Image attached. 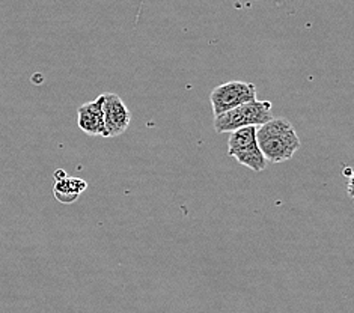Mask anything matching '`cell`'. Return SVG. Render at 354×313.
Returning <instances> with one entry per match:
<instances>
[{
    "mask_svg": "<svg viewBox=\"0 0 354 313\" xmlns=\"http://www.w3.org/2000/svg\"><path fill=\"white\" fill-rule=\"evenodd\" d=\"M257 142L266 162L274 164L288 162L301 145L291 122L286 120H276V117L258 126Z\"/></svg>",
    "mask_w": 354,
    "mask_h": 313,
    "instance_id": "6da1fadb",
    "label": "cell"
},
{
    "mask_svg": "<svg viewBox=\"0 0 354 313\" xmlns=\"http://www.w3.org/2000/svg\"><path fill=\"white\" fill-rule=\"evenodd\" d=\"M273 120L272 103L270 101L254 99L250 103L235 107L230 112L214 116L216 133H232L244 126H261Z\"/></svg>",
    "mask_w": 354,
    "mask_h": 313,
    "instance_id": "7a4b0ae2",
    "label": "cell"
},
{
    "mask_svg": "<svg viewBox=\"0 0 354 313\" xmlns=\"http://www.w3.org/2000/svg\"><path fill=\"white\" fill-rule=\"evenodd\" d=\"M227 154L254 172H263L267 162L257 142V126L235 130L227 139Z\"/></svg>",
    "mask_w": 354,
    "mask_h": 313,
    "instance_id": "3957f363",
    "label": "cell"
},
{
    "mask_svg": "<svg viewBox=\"0 0 354 313\" xmlns=\"http://www.w3.org/2000/svg\"><path fill=\"white\" fill-rule=\"evenodd\" d=\"M257 94L258 91L254 83L235 80L218 84L217 88L212 91V94H209V101H212L214 116L250 103V101L257 99Z\"/></svg>",
    "mask_w": 354,
    "mask_h": 313,
    "instance_id": "277c9868",
    "label": "cell"
},
{
    "mask_svg": "<svg viewBox=\"0 0 354 313\" xmlns=\"http://www.w3.org/2000/svg\"><path fill=\"white\" fill-rule=\"evenodd\" d=\"M103 112H104V126L106 137L121 136L122 133L130 126L131 113L129 107L125 106L120 95L116 94H103Z\"/></svg>",
    "mask_w": 354,
    "mask_h": 313,
    "instance_id": "5b68a950",
    "label": "cell"
},
{
    "mask_svg": "<svg viewBox=\"0 0 354 313\" xmlns=\"http://www.w3.org/2000/svg\"><path fill=\"white\" fill-rule=\"evenodd\" d=\"M104 97L100 95L97 99L89 101L77 110V125L88 136H103L106 137L104 112H103Z\"/></svg>",
    "mask_w": 354,
    "mask_h": 313,
    "instance_id": "8992f818",
    "label": "cell"
},
{
    "mask_svg": "<svg viewBox=\"0 0 354 313\" xmlns=\"http://www.w3.org/2000/svg\"><path fill=\"white\" fill-rule=\"evenodd\" d=\"M86 181L80 180V178L65 176L64 180H59L55 182L53 194L61 204H73V202L77 200L80 194L86 190Z\"/></svg>",
    "mask_w": 354,
    "mask_h": 313,
    "instance_id": "52a82bcc",
    "label": "cell"
},
{
    "mask_svg": "<svg viewBox=\"0 0 354 313\" xmlns=\"http://www.w3.org/2000/svg\"><path fill=\"white\" fill-rule=\"evenodd\" d=\"M66 176V173L64 171H56L55 173V181H59V180H64V178Z\"/></svg>",
    "mask_w": 354,
    "mask_h": 313,
    "instance_id": "ba28073f",
    "label": "cell"
}]
</instances>
